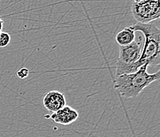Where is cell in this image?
I'll list each match as a JSON object with an SVG mask.
<instances>
[{
	"instance_id": "obj_10",
	"label": "cell",
	"mask_w": 160,
	"mask_h": 137,
	"mask_svg": "<svg viewBox=\"0 0 160 137\" xmlns=\"http://www.w3.org/2000/svg\"><path fill=\"white\" fill-rule=\"evenodd\" d=\"M2 27H3V21L1 18H0V32L2 30Z\"/></svg>"
},
{
	"instance_id": "obj_11",
	"label": "cell",
	"mask_w": 160,
	"mask_h": 137,
	"mask_svg": "<svg viewBox=\"0 0 160 137\" xmlns=\"http://www.w3.org/2000/svg\"><path fill=\"white\" fill-rule=\"evenodd\" d=\"M134 2H141V1H142V0H132Z\"/></svg>"
},
{
	"instance_id": "obj_8",
	"label": "cell",
	"mask_w": 160,
	"mask_h": 137,
	"mask_svg": "<svg viewBox=\"0 0 160 137\" xmlns=\"http://www.w3.org/2000/svg\"><path fill=\"white\" fill-rule=\"evenodd\" d=\"M11 42V36L8 33L1 32L0 33V48L7 47Z\"/></svg>"
},
{
	"instance_id": "obj_6",
	"label": "cell",
	"mask_w": 160,
	"mask_h": 137,
	"mask_svg": "<svg viewBox=\"0 0 160 137\" xmlns=\"http://www.w3.org/2000/svg\"><path fill=\"white\" fill-rule=\"evenodd\" d=\"M78 116L79 113L78 111L71 108L70 106H65V107L59 109L57 112H53L49 117L55 123L62 125H68L76 121Z\"/></svg>"
},
{
	"instance_id": "obj_9",
	"label": "cell",
	"mask_w": 160,
	"mask_h": 137,
	"mask_svg": "<svg viewBox=\"0 0 160 137\" xmlns=\"http://www.w3.org/2000/svg\"><path fill=\"white\" fill-rule=\"evenodd\" d=\"M29 72L30 71H29V70L27 67H22V68H20L18 71L16 72V75H17V76H18V78L23 79H26L27 77H28Z\"/></svg>"
},
{
	"instance_id": "obj_3",
	"label": "cell",
	"mask_w": 160,
	"mask_h": 137,
	"mask_svg": "<svg viewBox=\"0 0 160 137\" xmlns=\"http://www.w3.org/2000/svg\"><path fill=\"white\" fill-rule=\"evenodd\" d=\"M132 14L139 23H150L160 17V0H142L133 2Z\"/></svg>"
},
{
	"instance_id": "obj_4",
	"label": "cell",
	"mask_w": 160,
	"mask_h": 137,
	"mask_svg": "<svg viewBox=\"0 0 160 137\" xmlns=\"http://www.w3.org/2000/svg\"><path fill=\"white\" fill-rule=\"evenodd\" d=\"M142 45L143 42H142V41L140 42L139 38L138 41H134L128 45L120 46V53L117 61L126 64L136 63L140 58Z\"/></svg>"
},
{
	"instance_id": "obj_12",
	"label": "cell",
	"mask_w": 160,
	"mask_h": 137,
	"mask_svg": "<svg viewBox=\"0 0 160 137\" xmlns=\"http://www.w3.org/2000/svg\"><path fill=\"white\" fill-rule=\"evenodd\" d=\"M1 32H2V31H1ZM1 32H0V33H1Z\"/></svg>"
},
{
	"instance_id": "obj_7",
	"label": "cell",
	"mask_w": 160,
	"mask_h": 137,
	"mask_svg": "<svg viewBox=\"0 0 160 137\" xmlns=\"http://www.w3.org/2000/svg\"><path fill=\"white\" fill-rule=\"evenodd\" d=\"M136 39V31L131 26L120 30L116 35V41L120 46H126L133 42Z\"/></svg>"
},
{
	"instance_id": "obj_1",
	"label": "cell",
	"mask_w": 160,
	"mask_h": 137,
	"mask_svg": "<svg viewBox=\"0 0 160 137\" xmlns=\"http://www.w3.org/2000/svg\"><path fill=\"white\" fill-rule=\"evenodd\" d=\"M148 66V63H145L134 73L116 76L114 86L121 96L125 98H136L151 83L159 79V71L149 74L147 71Z\"/></svg>"
},
{
	"instance_id": "obj_5",
	"label": "cell",
	"mask_w": 160,
	"mask_h": 137,
	"mask_svg": "<svg viewBox=\"0 0 160 137\" xmlns=\"http://www.w3.org/2000/svg\"><path fill=\"white\" fill-rule=\"evenodd\" d=\"M43 105L45 108L52 113L57 112L66 106L65 95L58 90L48 92L43 98Z\"/></svg>"
},
{
	"instance_id": "obj_2",
	"label": "cell",
	"mask_w": 160,
	"mask_h": 137,
	"mask_svg": "<svg viewBox=\"0 0 160 137\" xmlns=\"http://www.w3.org/2000/svg\"><path fill=\"white\" fill-rule=\"evenodd\" d=\"M135 31L140 32L144 37L139 65L148 63L149 66H158L160 63V30L152 23L137 22L131 25Z\"/></svg>"
}]
</instances>
